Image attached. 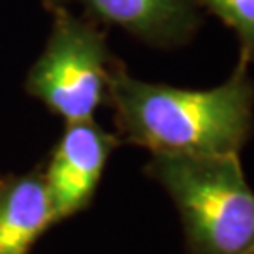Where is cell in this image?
I'll list each match as a JSON object with an SVG mask.
<instances>
[{"instance_id":"6","label":"cell","mask_w":254,"mask_h":254,"mask_svg":"<svg viewBox=\"0 0 254 254\" xmlns=\"http://www.w3.org/2000/svg\"><path fill=\"white\" fill-rule=\"evenodd\" d=\"M53 224L44 179L38 172L0 181V254H30Z\"/></svg>"},{"instance_id":"5","label":"cell","mask_w":254,"mask_h":254,"mask_svg":"<svg viewBox=\"0 0 254 254\" xmlns=\"http://www.w3.org/2000/svg\"><path fill=\"white\" fill-rule=\"evenodd\" d=\"M79 2L92 21L125 28L154 46H175L200 25L194 0H46L47 8Z\"/></svg>"},{"instance_id":"4","label":"cell","mask_w":254,"mask_h":254,"mask_svg":"<svg viewBox=\"0 0 254 254\" xmlns=\"http://www.w3.org/2000/svg\"><path fill=\"white\" fill-rule=\"evenodd\" d=\"M119 143L117 136L106 132L94 121L66 125L42 175L53 224L91 203L106 164Z\"/></svg>"},{"instance_id":"3","label":"cell","mask_w":254,"mask_h":254,"mask_svg":"<svg viewBox=\"0 0 254 254\" xmlns=\"http://www.w3.org/2000/svg\"><path fill=\"white\" fill-rule=\"evenodd\" d=\"M53 30L46 51L30 68L27 91L51 113L68 123L92 121L108 102L109 77L117 61L111 59L106 34L92 21L53 6Z\"/></svg>"},{"instance_id":"7","label":"cell","mask_w":254,"mask_h":254,"mask_svg":"<svg viewBox=\"0 0 254 254\" xmlns=\"http://www.w3.org/2000/svg\"><path fill=\"white\" fill-rule=\"evenodd\" d=\"M230 28L236 30L241 44V61L254 59V0H194Z\"/></svg>"},{"instance_id":"1","label":"cell","mask_w":254,"mask_h":254,"mask_svg":"<svg viewBox=\"0 0 254 254\" xmlns=\"http://www.w3.org/2000/svg\"><path fill=\"white\" fill-rule=\"evenodd\" d=\"M108 102L119 134L153 154H237L253 127L254 85L245 61L209 91L139 81L117 63Z\"/></svg>"},{"instance_id":"2","label":"cell","mask_w":254,"mask_h":254,"mask_svg":"<svg viewBox=\"0 0 254 254\" xmlns=\"http://www.w3.org/2000/svg\"><path fill=\"white\" fill-rule=\"evenodd\" d=\"M147 172L175 201L192 254L254 249V192L237 154H153Z\"/></svg>"},{"instance_id":"8","label":"cell","mask_w":254,"mask_h":254,"mask_svg":"<svg viewBox=\"0 0 254 254\" xmlns=\"http://www.w3.org/2000/svg\"><path fill=\"white\" fill-rule=\"evenodd\" d=\"M249 254H254V249H253V251H251V253H249Z\"/></svg>"}]
</instances>
